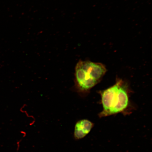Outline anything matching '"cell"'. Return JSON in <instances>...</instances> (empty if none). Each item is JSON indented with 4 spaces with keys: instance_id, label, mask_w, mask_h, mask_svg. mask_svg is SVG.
<instances>
[{
    "instance_id": "6da1fadb",
    "label": "cell",
    "mask_w": 152,
    "mask_h": 152,
    "mask_svg": "<svg viewBox=\"0 0 152 152\" xmlns=\"http://www.w3.org/2000/svg\"><path fill=\"white\" fill-rule=\"evenodd\" d=\"M129 90L127 83L118 79L113 86L100 91L103 110L99 116L102 118L123 113L130 104Z\"/></svg>"
},
{
    "instance_id": "7a4b0ae2",
    "label": "cell",
    "mask_w": 152,
    "mask_h": 152,
    "mask_svg": "<svg viewBox=\"0 0 152 152\" xmlns=\"http://www.w3.org/2000/svg\"><path fill=\"white\" fill-rule=\"evenodd\" d=\"M106 72L105 66L101 63L80 60L75 68V90L79 94H87L101 81Z\"/></svg>"
},
{
    "instance_id": "3957f363",
    "label": "cell",
    "mask_w": 152,
    "mask_h": 152,
    "mask_svg": "<svg viewBox=\"0 0 152 152\" xmlns=\"http://www.w3.org/2000/svg\"><path fill=\"white\" fill-rule=\"evenodd\" d=\"M94 124L87 119H82L76 123L74 131V137L76 140L81 139L90 132Z\"/></svg>"
}]
</instances>
